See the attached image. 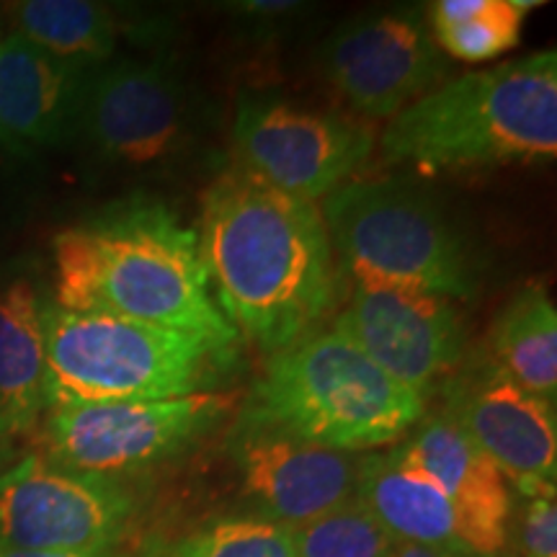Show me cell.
I'll use <instances>...</instances> for the list:
<instances>
[{
    "mask_svg": "<svg viewBox=\"0 0 557 557\" xmlns=\"http://www.w3.org/2000/svg\"><path fill=\"white\" fill-rule=\"evenodd\" d=\"M423 416V395L387 377L331 325L271 354L238 421L354 455L400 442Z\"/></svg>",
    "mask_w": 557,
    "mask_h": 557,
    "instance_id": "cell-4",
    "label": "cell"
},
{
    "mask_svg": "<svg viewBox=\"0 0 557 557\" xmlns=\"http://www.w3.org/2000/svg\"><path fill=\"white\" fill-rule=\"evenodd\" d=\"M3 156H13V152L9 150V145L3 143V137H0V158H3Z\"/></svg>",
    "mask_w": 557,
    "mask_h": 557,
    "instance_id": "cell-28",
    "label": "cell"
},
{
    "mask_svg": "<svg viewBox=\"0 0 557 557\" xmlns=\"http://www.w3.org/2000/svg\"><path fill=\"white\" fill-rule=\"evenodd\" d=\"M487 357L527 393L555 403L557 310L542 284H524L498 310Z\"/></svg>",
    "mask_w": 557,
    "mask_h": 557,
    "instance_id": "cell-19",
    "label": "cell"
},
{
    "mask_svg": "<svg viewBox=\"0 0 557 557\" xmlns=\"http://www.w3.org/2000/svg\"><path fill=\"white\" fill-rule=\"evenodd\" d=\"M540 5V0H436L426 18L438 50L478 65L517 50L529 11Z\"/></svg>",
    "mask_w": 557,
    "mask_h": 557,
    "instance_id": "cell-21",
    "label": "cell"
},
{
    "mask_svg": "<svg viewBox=\"0 0 557 557\" xmlns=\"http://www.w3.org/2000/svg\"><path fill=\"white\" fill-rule=\"evenodd\" d=\"M47 410L81 403L169 400L218 393L238 344L41 305Z\"/></svg>",
    "mask_w": 557,
    "mask_h": 557,
    "instance_id": "cell-5",
    "label": "cell"
},
{
    "mask_svg": "<svg viewBox=\"0 0 557 557\" xmlns=\"http://www.w3.org/2000/svg\"><path fill=\"white\" fill-rule=\"evenodd\" d=\"M16 34L52 58L90 67L114 54V11L90 0H26L13 5Z\"/></svg>",
    "mask_w": 557,
    "mask_h": 557,
    "instance_id": "cell-20",
    "label": "cell"
},
{
    "mask_svg": "<svg viewBox=\"0 0 557 557\" xmlns=\"http://www.w3.org/2000/svg\"><path fill=\"white\" fill-rule=\"evenodd\" d=\"M442 413L491 457L527 498H555V403L527 393L487 354L465 359L442 382Z\"/></svg>",
    "mask_w": 557,
    "mask_h": 557,
    "instance_id": "cell-12",
    "label": "cell"
},
{
    "mask_svg": "<svg viewBox=\"0 0 557 557\" xmlns=\"http://www.w3.org/2000/svg\"><path fill=\"white\" fill-rule=\"evenodd\" d=\"M62 310L103 312L238 344L214 302L199 233L152 197L124 199L62 230L52 243Z\"/></svg>",
    "mask_w": 557,
    "mask_h": 557,
    "instance_id": "cell-2",
    "label": "cell"
},
{
    "mask_svg": "<svg viewBox=\"0 0 557 557\" xmlns=\"http://www.w3.org/2000/svg\"><path fill=\"white\" fill-rule=\"evenodd\" d=\"M111 165L156 171L176 160L194 137V101L171 54L120 60L88 75L78 127Z\"/></svg>",
    "mask_w": 557,
    "mask_h": 557,
    "instance_id": "cell-9",
    "label": "cell"
},
{
    "mask_svg": "<svg viewBox=\"0 0 557 557\" xmlns=\"http://www.w3.org/2000/svg\"><path fill=\"white\" fill-rule=\"evenodd\" d=\"M235 11L240 16L250 18H278L284 13L297 11V3H289V0H250V3H235Z\"/></svg>",
    "mask_w": 557,
    "mask_h": 557,
    "instance_id": "cell-25",
    "label": "cell"
},
{
    "mask_svg": "<svg viewBox=\"0 0 557 557\" xmlns=\"http://www.w3.org/2000/svg\"><path fill=\"white\" fill-rule=\"evenodd\" d=\"M354 496L395 542L470 555L462 521L447 493L426 470L410 462L400 447L359 459Z\"/></svg>",
    "mask_w": 557,
    "mask_h": 557,
    "instance_id": "cell-17",
    "label": "cell"
},
{
    "mask_svg": "<svg viewBox=\"0 0 557 557\" xmlns=\"http://www.w3.org/2000/svg\"><path fill=\"white\" fill-rule=\"evenodd\" d=\"M230 449L261 519L295 529L354 496L359 459L348 451L246 421L235 423Z\"/></svg>",
    "mask_w": 557,
    "mask_h": 557,
    "instance_id": "cell-14",
    "label": "cell"
},
{
    "mask_svg": "<svg viewBox=\"0 0 557 557\" xmlns=\"http://www.w3.org/2000/svg\"><path fill=\"white\" fill-rule=\"evenodd\" d=\"M403 455L442 485L475 557H496L506 547L511 487L491 457L444 413L423 416L403 444Z\"/></svg>",
    "mask_w": 557,
    "mask_h": 557,
    "instance_id": "cell-15",
    "label": "cell"
},
{
    "mask_svg": "<svg viewBox=\"0 0 557 557\" xmlns=\"http://www.w3.org/2000/svg\"><path fill=\"white\" fill-rule=\"evenodd\" d=\"M165 557H295L292 529L261 517H235L214 521Z\"/></svg>",
    "mask_w": 557,
    "mask_h": 557,
    "instance_id": "cell-23",
    "label": "cell"
},
{
    "mask_svg": "<svg viewBox=\"0 0 557 557\" xmlns=\"http://www.w3.org/2000/svg\"><path fill=\"white\" fill-rule=\"evenodd\" d=\"M41 297L29 276L0 278V426L26 434L47 410Z\"/></svg>",
    "mask_w": 557,
    "mask_h": 557,
    "instance_id": "cell-18",
    "label": "cell"
},
{
    "mask_svg": "<svg viewBox=\"0 0 557 557\" xmlns=\"http://www.w3.org/2000/svg\"><path fill=\"white\" fill-rule=\"evenodd\" d=\"M521 553L524 557H557L555 498H529L521 517Z\"/></svg>",
    "mask_w": 557,
    "mask_h": 557,
    "instance_id": "cell-24",
    "label": "cell"
},
{
    "mask_svg": "<svg viewBox=\"0 0 557 557\" xmlns=\"http://www.w3.org/2000/svg\"><path fill=\"white\" fill-rule=\"evenodd\" d=\"M395 540L357 496L292 529L295 557H389Z\"/></svg>",
    "mask_w": 557,
    "mask_h": 557,
    "instance_id": "cell-22",
    "label": "cell"
},
{
    "mask_svg": "<svg viewBox=\"0 0 557 557\" xmlns=\"http://www.w3.org/2000/svg\"><path fill=\"white\" fill-rule=\"evenodd\" d=\"M233 393L169 400H111L50 408L47 462L83 475L120 478L163 462L207 436L235 408Z\"/></svg>",
    "mask_w": 557,
    "mask_h": 557,
    "instance_id": "cell-7",
    "label": "cell"
},
{
    "mask_svg": "<svg viewBox=\"0 0 557 557\" xmlns=\"http://www.w3.org/2000/svg\"><path fill=\"white\" fill-rule=\"evenodd\" d=\"M331 246L354 282L470 299L478 261L442 205L400 178H351L320 205Z\"/></svg>",
    "mask_w": 557,
    "mask_h": 557,
    "instance_id": "cell-6",
    "label": "cell"
},
{
    "mask_svg": "<svg viewBox=\"0 0 557 557\" xmlns=\"http://www.w3.org/2000/svg\"><path fill=\"white\" fill-rule=\"evenodd\" d=\"M132 513L135 498L114 478L62 470L39 455L0 472V549L107 555Z\"/></svg>",
    "mask_w": 557,
    "mask_h": 557,
    "instance_id": "cell-11",
    "label": "cell"
},
{
    "mask_svg": "<svg viewBox=\"0 0 557 557\" xmlns=\"http://www.w3.org/2000/svg\"><path fill=\"white\" fill-rule=\"evenodd\" d=\"M389 557H472L465 553H455V549L429 547V545H413V542H395Z\"/></svg>",
    "mask_w": 557,
    "mask_h": 557,
    "instance_id": "cell-26",
    "label": "cell"
},
{
    "mask_svg": "<svg viewBox=\"0 0 557 557\" xmlns=\"http://www.w3.org/2000/svg\"><path fill=\"white\" fill-rule=\"evenodd\" d=\"M199 250L220 312L267 357L318 329L336 302L320 207L235 163L201 197Z\"/></svg>",
    "mask_w": 557,
    "mask_h": 557,
    "instance_id": "cell-1",
    "label": "cell"
},
{
    "mask_svg": "<svg viewBox=\"0 0 557 557\" xmlns=\"http://www.w3.org/2000/svg\"><path fill=\"white\" fill-rule=\"evenodd\" d=\"M9 434H5V431H3V426H0V449H3L5 447V442H9Z\"/></svg>",
    "mask_w": 557,
    "mask_h": 557,
    "instance_id": "cell-29",
    "label": "cell"
},
{
    "mask_svg": "<svg viewBox=\"0 0 557 557\" xmlns=\"http://www.w3.org/2000/svg\"><path fill=\"white\" fill-rule=\"evenodd\" d=\"M233 145L235 165L289 197L318 205L367 163L374 129L364 120L278 96H246L235 114Z\"/></svg>",
    "mask_w": 557,
    "mask_h": 557,
    "instance_id": "cell-8",
    "label": "cell"
},
{
    "mask_svg": "<svg viewBox=\"0 0 557 557\" xmlns=\"http://www.w3.org/2000/svg\"><path fill=\"white\" fill-rule=\"evenodd\" d=\"M382 156L426 176L549 163L557 156V54L444 81L387 122Z\"/></svg>",
    "mask_w": 557,
    "mask_h": 557,
    "instance_id": "cell-3",
    "label": "cell"
},
{
    "mask_svg": "<svg viewBox=\"0 0 557 557\" xmlns=\"http://www.w3.org/2000/svg\"><path fill=\"white\" fill-rule=\"evenodd\" d=\"M0 557H109V555H78V553H37V549H0Z\"/></svg>",
    "mask_w": 557,
    "mask_h": 557,
    "instance_id": "cell-27",
    "label": "cell"
},
{
    "mask_svg": "<svg viewBox=\"0 0 557 557\" xmlns=\"http://www.w3.org/2000/svg\"><path fill=\"white\" fill-rule=\"evenodd\" d=\"M336 329L387 377L426 398L465 361V325L451 299L380 282H354Z\"/></svg>",
    "mask_w": 557,
    "mask_h": 557,
    "instance_id": "cell-13",
    "label": "cell"
},
{
    "mask_svg": "<svg viewBox=\"0 0 557 557\" xmlns=\"http://www.w3.org/2000/svg\"><path fill=\"white\" fill-rule=\"evenodd\" d=\"M86 70L52 58L16 32L0 39V137L13 156L52 148L73 135Z\"/></svg>",
    "mask_w": 557,
    "mask_h": 557,
    "instance_id": "cell-16",
    "label": "cell"
},
{
    "mask_svg": "<svg viewBox=\"0 0 557 557\" xmlns=\"http://www.w3.org/2000/svg\"><path fill=\"white\" fill-rule=\"evenodd\" d=\"M320 75L361 120H393L449 73L429 29L426 9L395 5L341 24L318 50Z\"/></svg>",
    "mask_w": 557,
    "mask_h": 557,
    "instance_id": "cell-10",
    "label": "cell"
}]
</instances>
